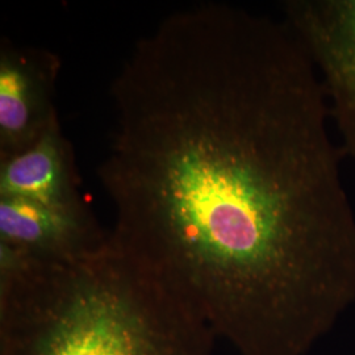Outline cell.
I'll return each mask as SVG.
<instances>
[{
	"label": "cell",
	"mask_w": 355,
	"mask_h": 355,
	"mask_svg": "<svg viewBox=\"0 0 355 355\" xmlns=\"http://www.w3.org/2000/svg\"><path fill=\"white\" fill-rule=\"evenodd\" d=\"M215 337L111 232L69 259L0 245V355H212Z\"/></svg>",
	"instance_id": "7a4b0ae2"
},
{
	"label": "cell",
	"mask_w": 355,
	"mask_h": 355,
	"mask_svg": "<svg viewBox=\"0 0 355 355\" xmlns=\"http://www.w3.org/2000/svg\"><path fill=\"white\" fill-rule=\"evenodd\" d=\"M0 198L54 208L87 205L60 120L24 150L0 159Z\"/></svg>",
	"instance_id": "8992f818"
},
{
	"label": "cell",
	"mask_w": 355,
	"mask_h": 355,
	"mask_svg": "<svg viewBox=\"0 0 355 355\" xmlns=\"http://www.w3.org/2000/svg\"><path fill=\"white\" fill-rule=\"evenodd\" d=\"M282 10L318 70L340 148L355 159V0H288Z\"/></svg>",
	"instance_id": "3957f363"
},
{
	"label": "cell",
	"mask_w": 355,
	"mask_h": 355,
	"mask_svg": "<svg viewBox=\"0 0 355 355\" xmlns=\"http://www.w3.org/2000/svg\"><path fill=\"white\" fill-rule=\"evenodd\" d=\"M99 168L111 234L241 355H302L355 297V211L284 20L207 3L139 40Z\"/></svg>",
	"instance_id": "6da1fadb"
},
{
	"label": "cell",
	"mask_w": 355,
	"mask_h": 355,
	"mask_svg": "<svg viewBox=\"0 0 355 355\" xmlns=\"http://www.w3.org/2000/svg\"><path fill=\"white\" fill-rule=\"evenodd\" d=\"M60 58L44 48L0 45V159L35 144L58 120L54 89Z\"/></svg>",
	"instance_id": "277c9868"
},
{
	"label": "cell",
	"mask_w": 355,
	"mask_h": 355,
	"mask_svg": "<svg viewBox=\"0 0 355 355\" xmlns=\"http://www.w3.org/2000/svg\"><path fill=\"white\" fill-rule=\"evenodd\" d=\"M110 239L89 205L54 208L0 198V243L44 261L89 253Z\"/></svg>",
	"instance_id": "5b68a950"
}]
</instances>
